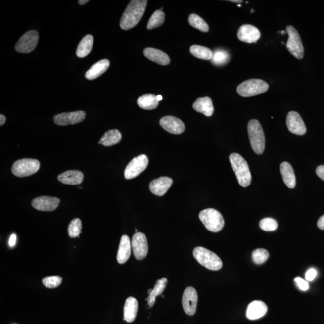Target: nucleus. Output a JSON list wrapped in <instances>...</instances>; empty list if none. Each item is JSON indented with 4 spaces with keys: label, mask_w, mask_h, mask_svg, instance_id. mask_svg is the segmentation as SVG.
Segmentation results:
<instances>
[{
    "label": "nucleus",
    "mask_w": 324,
    "mask_h": 324,
    "mask_svg": "<svg viewBox=\"0 0 324 324\" xmlns=\"http://www.w3.org/2000/svg\"><path fill=\"white\" fill-rule=\"evenodd\" d=\"M5 122H6V117L4 115H0V126H3Z\"/></svg>",
    "instance_id": "nucleus-44"
},
{
    "label": "nucleus",
    "mask_w": 324,
    "mask_h": 324,
    "mask_svg": "<svg viewBox=\"0 0 324 324\" xmlns=\"http://www.w3.org/2000/svg\"><path fill=\"white\" fill-rule=\"evenodd\" d=\"M62 280L63 278L59 276H47L43 278L42 283L47 288H55L60 285Z\"/></svg>",
    "instance_id": "nucleus-36"
},
{
    "label": "nucleus",
    "mask_w": 324,
    "mask_h": 324,
    "mask_svg": "<svg viewBox=\"0 0 324 324\" xmlns=\"http://www.w3.org/2000/svg\"><path fill=\"white\" fill-rule=\"evenodd\" d=\"M269 257V253L266 249H256L252 253V260L256 264L264 263Z\"/></svg>",
    "instance_id": "nucleus-37"
},
{
    "label": "nucleus",
    "mask_w": 324,
    "mask_h": 324,
    "mask_svg": "<svg viewBox=\"0 0 324 324\" xmlns=\"http://www.w3.org/2000/svg\"><path fill=\"white\" fill-rule=\"evenodd\" d=\"M167 278H163L161 279L156 281L154 288L152 289L150 294L148 295L147 299H146L149 306L151 307V308L154 306L157 296L161 295L163 292L164 291L166 285H167Z\"/></svg>",
    "instance_id": "nucleus-29"
},
{
    "label": "nucleus",
    "mask_w": 324,
    "mask_h": 324,
    "mask_svg": "<svg viewBox=\"0 0 324 324\" xmlns=\"http://www.w3.org/2000/svg\"><path fill=\"white\" fill-rule=\"evenodd\" d=\"M190 51L194 57L204 60H211L213 56V52L210 49L201 45H192L190 47Z\"/></svg>",
    "instance_id": "nucleus-31"
},
{
    "label": "nucleus",
    "mask_w": 324,
    "mask_h": 324,
    "mask_svg": "<svg viewBox=\"0 0 324 324\" xmlns=\"http://www.w3.org/2000/svg\"><path fill=\"white\" fill-rule=\"evenodd\" d=\"M286 32L289 35V39L286 44L287 49L296 58L301 60L304 57V51L299 33L291 25L286 27Z\"/></svg>",
    "instance_id": "nucleus-8"
},
{
    "label": "nucleus",
    "mask_w": 324,
    "mask_h": 324,
    "mask_svg": "<svg viewBox=\"0 0 324 324\" xmlns=\"http://www.w3.org/2000/svg\"><path fill=\"white\" fill-rule=\"evenodd\" d=\"M60 203V199L49 196L38 197L33 200L32 206L37 210L53 211L57 209Z\"/></svg>",
    "instance_id": "nucleus-14"
},
{
    "label": "nucleus",
    "mask_w": 324,
    "mask_h": 324,
    "mask_svg": "<svg viewBox=\"0 0 324 324\" xmlns=\"http://www.w3.org/2000/svg\"><path fill=\"white\" fill-rule=\"evenodd\" d=\"M286 125L292 134L303 135L306 132V127L302 118L298 112H289L286 118Z\"/></svg>",
    "instance_id": "nucleus-15"
},
{
    "label": "nucleus",
    "mask_w": 324,
    "mask_h": 324,
    "mask_svg": "<svg viewBox=\"0 0 324 324\" xmlns=\"http://www.w3.org/2000/svg\"><path fill=\"white\" fill-rule=\"evenodd\" d=\"M230 161L239 185L244 187L249 186L251 183L252 175L246 160L240 154L232 153L230 156Z\"/></svg>",
    "instance_id": "nucleus-2"
},
{
    "label": "nucleus",
    "mask_w": 324,
    "mask_h": 324,
    "mask_svg": "<svg viewBox=\"0 0 324 324\" xmlns=\"http://www.w3.org/2000/svg\"><path fill=\"white\" fill-rule=\"evenodd\" d=\"M269 88V84L266 81L259 79H250L239 84L236 91L242 97H250L263 94Z\"/></svg>",
    "instance_id": "nucleus-5"
},
{
    "label": "nucleus",
    "mask_w": 324,
    "mask_h": 324,
    "mask_svg": "<svg viewBox=\"0 0 324 324\" xmlns=\"http://www.w3.org/2000/svg\"><path fill=\"white\" fill-rule=\"evenodd\" d=\"M39 33L36 30H30L25 33L16 44L17 52L28 53L35 50L39 41Z\"/></svg>",
    "instance_id": "nucleus-10"
},
{
    "label": "nucleus",
    "mask_w": 324,
    "mask_h": 324,
    "mask_svg": "<svg viewBox=\"0 0 324 324\" xmlns=\"http://www.w3.org/2000/svg\"><path fill=\"white\" fill-rule=\"evenodd\" d=\"M199 218L205 228L211 232H219L224 227L223 216L219 211L214 208H207L201 211Z\"/></svg>",
    "instance_id": "nucleus-6"
},
{
    "label": "nucleus",
    "mask_w": 324,
    "mask_h": 324,
    "mask_svg": "<svg viewBox=\"0 0 324 324\" xmlns=\"http://www.w3.org/2000/svg\"><path fill=\"white\" fill-rule=\"evenodd\" d=\"M94 44V38L91 35L84 37L78 45L77 55L79 58L86 57L91 52Z\"/></svg>",
    "instance_id": "nucleus-27"
},
{
    "label": "nucleus",
    "mask_w": 324,
    "mask_h": 324,
    "mask_svg": "<svg viewBox=\"0 0 324 324\" xmlns=\"http://www.w3.org/2000/svg\"><path fill=\"white\" fill-rule=\"evenodd\" d=\"M84 174L78 170H69L64 172L58 176V181L65 185H78L83 182Z\"/></svg>",
    "instance_id": "nucleus-21"
},
{
    "label": "nucleus",
    "mask_w": 324,
    "mask_h": 324,
    "mask_svg": "<svg viewBox=\"0 0 324 324\" xmlns=\"http://www.w3.org/2000/svg\"><path fill=\"white\" fill-rule=\"evenodd\" d=\"M143 54L149 60L162 66H166L170 63V57L162 50L148 47L143 50Z\"/></svg>",
    "instance_id": "nucleus-22"
},
{
    "label": "nucleus",
    "mask_w": 324,
    "mask_h": 324,
    "mask_svg": "<svg viewBox=\"0 0 324 324\" xmlns=\"http://www.w3.org/2000/svg\"><path fill=\"white\" fill-rule=\"evenodd\" d=\"M16 235L15 234H12L10 236L9 241H8V244L10 247L15 246V245L16 243Z\"/></svg>",
    "instance_id": "nucleus-42"
},
{
    "label": "nucleus",
    "mask_w": 324,
    "mask_h": 324,
    "mask_svg": "<svg viewBox=\"0 0 324 324\" xmlns=\"http://www.w3.org/2000/svg\"><path fill=\"white\" fill-rule=\"evenodd\" d=\"M198 294L193 287H187L185 290L182 297V305L185 314L190 316L195 314L198 304Z\"/></svg>",
    "instance_id": "nucleus-12"
},
{
    "label": "nucleus",
    "mask_w": 324,
    "mask_h": 324,
    "mask_svg": "<svg viewBox=\"0 0 324 324\" xmlns=\"http://www.w3.org/2000/svg\"><path fill=\"white\" fill-rule=\"evenodd\" d=\"M280 173L286 186L289 188H294L296 185V178L294 170L291 164L286 162L281 163Z\"/></svg>",
    "instance_id": "nucleus-25"
},
{
    "label": "nucleus",
    "mask_w": 324,
    "mask_h": 324,
    "mask_svg": "<svg viewBox=\"0 0 324 324\" xmlns=\"http://www.w3.org/2000/svg\"><path fill=\"white\" fill-rule=\"evenodd\" d=\"M131 244L135 258L137 260H142L146 257L148 252V245L144 233H135L132 237Z\"/></svg>",
    "instance_id": "nucleus-11"
},
{
    "label": "nucleus",
    "mask_w": 324,
    "mask_h": 324,
    "mask_svg": "<svg viewBox=\"0 0 324 324\" xmlns=\"http://www.w3.org/2000/svg\"><path fill=\"white\" fill-rule=\"evenodd\" d=\"M157 100H158L159 101H161V100H162V99H163V97L162 96V95H157Z\"/></svg>",
    "instance_id": "nucleus-47"
},
{
    "label": "nucleus",
    "mask_w": 324,
    "mask_h": 324,
    "mask_svg": "<svg viewBox=\"0 0 324 324\" xmlns=\"http://www.w3.org/2000/svg\"><path fill=\"white\" fill-rule=\"evenodd\" d=\"M294 281L301 291H306L309 289V286L308 281L303 280L302 278L300 277L295 278Z\"/></svg>",
    "instance_id": "nucleus-39"
},
{
    "label": "nucleus",
    "mask_w": 324,
    "mask_h": 324,
    "mask_svg": "<svg viewBox=\"0 0 324 324\" xmlns=\"http://www.w3.org/2000/svg\"><path fill=\"white\" fill-rule=\"evenodd\" d=\"M165 15L161 10H157L151 16L147 24V29L152 30L161 26L164 23Z\"/></svg>",
    "instance_id": "nucleus-34"
},
{
    "label": "nucleus",
    "mask_w": 324,
    "mask_h": 324,
    "mask_svg": "<svg viewBox=\"0 0 324 324\" xmlns=\"http://www.w3.org/2000/svg\"><path fill=\"white\" fill-rule=\"evenodd\" d=\"M250 145L257 154L263 153L265 149V136L263 128L257 120L250 121L247 125Z\"/></svg>",
    "instance_id": "nucleus-3"
},
{
    "label": "nucleus",
    "mask_w": 324,
    "mask_h": 324,
    "mask_svg": "<svg viewBox=\"0 0 324 324\" xmlns=\"http://www.w3.org/2000/svg\"><path fill=\"white\" fill-rule=\"evenodd\" d=\"M317 225L320 230H324V215L318 219Z\"/></svg>",
    "instance_id": "nucleus-43"
},
{
    "label": "nucleus",
    "mask_w": 324,
    "mask_h": 324,
    "mask_svg": "<svg viewBox=\"0 0 324 324\" xmlns=\"http://www.w3.org/2000/svg\"><path fill=\"white\" fill-rule=\"evenodd\" d=\"M230 2H237V3H242V2H243V1H239V0H231V1H229Z\"/></svg>",
    "instance_id": "nucleus-46"
},
{
    "label": "nucleus",
    "mask_w": 324,
    "mask_h": 324,
    "mask_svg": "<svg viewBox=\"0 0 324 324\" xmlns=\"http://www.w3.org/2000/svg\"><path fill=\"white\" fill-rule=\"evenodd\" d=\"M193 108L196 111L207 117L211 116L214 112L212 100L208 97L198 98L193 103Z\"/></svg>",
    "instance_id": "nucleus-26"
},
{
    "label": "nucleus",
    "mask_w": 324,
    "mask_h": 324,
    "mask_svg": "<svg viewBox=\"0 0 324 324\" xmlns=\"http://www.w3.org/2000/svg\"><path fill=\"white\" fill-rule=\"evenodd\" d=\"M148 1L146 0H132L127 6L120 20L121 29H132L141 20Z\"/></svg>",
    "instance_id": "nucleus-1"
},
{
    "label": "nucleus",
    "mask_w": 324,
    "mask_h": 324,
    "mask_svg": "<svg viewBox=\"0 0 324 324\" xmlns=\"http://www.w3.org/2000/svg\"><path fill=\"white\" fill-rule=\"evenodd\" d=\"M238 38L242 42L246 43L256 42L261 37L260 31L255 26L250 24L242 25L238 31Z\"/></svg>",
    "instance_id": "nucleus-17"
},
{
    "label": "nucleus",
    "mask_w": 324,
    "mask_h": 324,
    "mask_svg": "<svg viewBox=\"0 0 324 324\" xmlns=\"http://www.w3.org/2000/svg\"><path fill=\"white\" fill-rule=\"evenodd\" d=\"M86 117V113L83 111L64 112L55 115L53 117V121L56 125L67 126L80 123L85 119Z\"/></svg>",
    "instance_id": "nucleus-13"
},
{
    "label": "nucleus",
    "mask_w": 324,
    "mask_h": 324,
    "mask_svg": "<svg viewBox=\"0 0 324 324\" xmlns=\"http://www.w3.org/2000/svg\"><path fill=\"white\" fill-rule=\"evenodd\" d=\"M89 1V0H80V1H78V3L80 5H84L87 4Z\"/></svg>",
    "instance_id": "nucleus-45"
},
{
    "label": "nucleus",
    "mask_w": 324,
    "mask_h": 324,
    "mask_svg": "<svg viewBox=\"0 0 324 324\" xmlns=\"http://www.w3.org/2000/svg\"><path fill=\"white\" fill-rule=\"evenodd\" d=\"M173 179L170 177H161L152 180L149 185V188L151 192L155 195L162 196L167 192L169 188L173 185Z\"/></svg>",
    "instance_id": "nucleus-18"
},
{
    "label": "nucleus",
    "mask_w": 324,
    "mask_h": 324,
    "mask_svg": "<svg viewBox=\"0 0 324 324\" xmlns=\"http://www.w3.org/2000/svg\"><path fill=\"white\" fill-rule=\"evenodd\" d=\"M188 23L191 27L198 29L202 32H208L209 27L204 19L196 14H191L188 18Z\"/></svg>",
    "instance_id": "nucleus-33"
},
{
    "label": "nucleus",
    "mask_w": 324,
    "mask_h": 324,
    "mask_svg": "<svg viewBox=\"0 0 324 324\" xmlns=\"http://www.w3.org/2000/svg\"><path fill=\"white\" fill-rule=\"evenodd\" d=\"M132 244L129 236L124 235L121 238L117 252V260L121 264H125L131 255Z\"/></svg>",
    "instance_id": "nucleus-20"
},
{
    "label": "nucleus",
    "mask_w": 324,
    "mask_h": 324,
    "mask_svg": "<svg viewBox=\"0 0 324 324\" xmlns=\"http://www.w3.org/2000/svg\"><path fill=\"white\" fill-rule=\"evenodd\" d=\"M268 308L263 301L256 300L249 304L246 311V317L250 320H256L263 317Z\"/></svg>",
    "instance_id": "nucleus-19"
},
{
    "label": "nucleus",
    "mask_w": 324,
    "mask_h": 324,
    "mask_svg": "<svg viewBox=\"0 0 324 324\" xmlns=\"http://www.w3.org/2000/svg\"><path fill=\"white\" fill-rule=\"evenodd\" d=\"M151 291H152V289H151L148 290V295L150 294Z\"/></svg>",
    "instance_id": "nucleus-48"
},
{
    "label": "nucleus",
    "mask_w": 324,
    "mask_h": 324,
    "mask_svg": "<svg viewBox=\"0 0 324 324\" xmlns=\"http://www.w3.org/2000/svg\"><path fill=\"white\" fill-rule=\"evenodd\" d=\"M160 125L165 131L173 134H181L185 130L182 121L173 116L163 117L160 120Z\"/></svg>",
    "instance_id": "nucleus-16"
},
{
    "label": "nucleus",
    "mask_w": 324,
    "mask_h": 324,
    "mask_svg": "<svg viewBox=\"0 0 324 324\" xmlns=\"http://www.w3.org/2000/svg\"><path fill=\"white\" fill-rule=\"evenodd\" d=\"M230 55L226 50L218 49L213 52L211 62L215 66H224L230 61Z\"/></svg>",
    "instance_id": "nucleus-32"
},
{
    "label": "nucleus",
    "mask_w": 324,
    "mask_h": 324,
    "mask_svg": "<svg viewBox=\"0 0 324 324\" xmlns=\"http://www.w3.org/2000/svg\"><path fill=\"white\" fill-rule=\"evenodd\" d=\"M122 135L117 129L109 130L101 138L99 143L105 146H111L117 144L122 140Z\"/></svg>",
    "instance_id": "nucleus-28"
},
{
    "label": "nucleus",
    "mask_w": 324,
    "mask_h": 324,
    "mask_svg": "<svg viewBox=\"0 0 324 324\" xmlns=\"http://www.w3.org/2000/svg\"><path fill=\"white\" fill-rule=\"evenodd\" d=\"M159 101L157 99L156 95L146 94L140 97L137 100L138 106L143 109L153 110L158 106Z\"/></svg>",
    "instance_id": "nucleus-30"
},
{
    "label": "nucleus",
    "mask_w": 324,
    "mask_h": 324,
    "mask_svg": "<svg viewBox=\"0 0 324 324\" xmlns=\"http://www.w3.org/2000/svg\"><path fill=\"white\" fill-rule=\"evenodd\" d=\"M82 230V222L80 219H73L69 225L68 234L70 238L80 236Z\"/></svg>",
    "instance_id": "nucleus-35"
},
{
    "label": "nucleus",
    "mask_w": 324,
    "mask_h": 324,
    "mask_svg": "<svg viewBox=\"0 0 324 324\" xmlns=\"http://www.w3.org/2000/svg\"><path fill=\"white\" fill-rule=\"evenodd\" d=\"M110 63L109 60H100L93 65L88 71L86 73L85 77L89 80H93L99 77L108 69Z\"/></svg>",
    "instance_id": "nucleus-23"
},
{
    "label": "nucleus",
    "mask_w": 324,
    "mask_h": 324,
    "mask_svg": "<svg viewBox=\"0 0 324 324\" xmlns=\"http://www.w3.org/2000/svg\"><path fill=\"white\" fill-rule=\"evenodd\" d=\"M148 157L145 154L139 155L129 162L125 170L126 179L135 178L146 170L148 165Z\"/></svg>",
    "instance_id": "nucleus-9"
},
{
    "label": "nucleus",
    "mask_w": 324,
    "mask_h": 324,
    "mask_svg": "<svg viewBox=\"0 0 324 324\" xmlns=\"http://www.w3.org/2000/svg\"><path fill=\"white\" fill-rule=\"evenodd\" d=\"M138 309V303L136 298L130 297L127 298L124 306V320L132 323L136 318Z\"/></svg>",
    "instance_id": "nucleus-24"
},
{
    "label": "nucleus",
    "mask_w": 324,
    "mask_h": 324,
    "mask_svg": "<svg viewBox=\"0 0 324 324\" xmlns=\"http://www.w3.org/2000/svg\"><path fill=\"white\" fill-rule=\"evenodd\" d=\"M194 258L202 266L211 270H219L222 267V261L216 253L202 247L194 248Z\"/></svg>",
    "instance_id": "nucleus-4"
},
{
    "label": "nucleus",
    "mask_w": 324,
    "mask_h": 324,
    "mask_svg": "<svg viewBox=\"0 0 324 324\" xmlns=\"http://www.w3.org/2000/svg\"><path fill=\"white\" fill-rule=\"evenodd\" d=\"M317 275V271L316 270L313 269H310L307 271L306 273V280L307 281H312L315 279V278H316Z\"/></svg>",
    "instance_id": "nucleus-40"
},
{
    "label": "nucleus",
    "mask_w": 324,
    "mask_h": 324,
    "mask_svg": "<svg viewBox=\"0 0 324 324\" xmlns=\"http://www.w3.org/2000/svg\"><path fill=\"white\" fill-rule=\"evenodd\" d=\"M317 176L324 181V165L318 166L316 169Z\"/></svg>",
    "instance_id": "nucleus-41"
},
{
    "label": "nucleus",
    "mask_w": 324,
    "mask_h": 324,
    "mask_svg": "<svg viewBox=\"0 0 324 324\" xmlns=\"http://www.w3.org/2000/svg\"><path fill=\"white\" fill-rule=\"evenodd\" d=\"M40 166L41 163L38 160L22 159L13 163L12 171L16 177H25L36 173Z\"/></svg>",
    "instance_id": "nucleus-7"
},
{
    "label": "nucleus",
    "mask_w": 324,
    "mask_h": 324,
    "mask_svg": "<svg viewBox=\"0 0 324 324\" xmlns=\"http://www.w3.org/2000/svg\"><path fill=\"white\" fill-rule=\"evenodd\" d=\"M259 227L264 231H273L277 229L278 224L274 219L266 218L259 222Z\"/></svg>",
    "instance_id": "nucleus-38"
}]
</instances>
